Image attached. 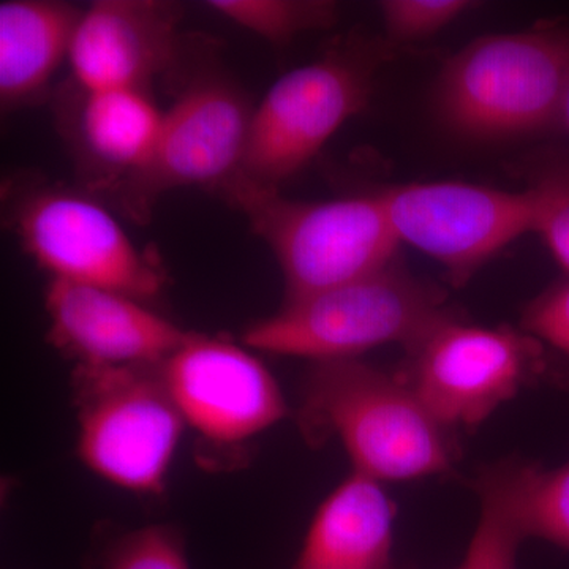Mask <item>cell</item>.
I'll return each mask as SVG.
<instances>
[{"mask_svg": "<svg viewBox=\"0 0 569 569\" xmlns=\"http://www.w3.org/2000/svg\"><path fill=\"white\" fill-rule=\"evenodd\" d=\"M298 418L310 443L336 437L353 470L381 482L449 473L459 456L455 430L430 413L399 373L359 358L313 362Z\"/></svg>", "mask_w": 569, "mask_h": 569, "instance_id": "6da1fadb", "label": "cell"}, {"mask_svg": "<svg viewBox=\"0 0 569 569\" xmlns=\"http://www.w3.org/2000/svg\"><path fill=\"white\" fill-rule=\"evenodd\" d=\"M569 81V22L489 33L441 69V123L471 141H507L556 130Z\"/></svg>", "mask_w": 569, "mask_h": 569, "instance_id": "7a4b0ae2", "label": "cell"}, {"mask_svg": "<svg viewBox=\"0 0 569 569\" xmlns=\"http://www.w3.org/2000/svg\"><path fill=\"white\" fill-rule=\"evenodd\" d=\"M219 192L274 253L284 302L373 274L397 260L400 244L380 192L298 201L241 176Z\"/></svg>", "mask_w": 569, "mask_h": 569, "instance_id": "3957f363", "label": "cell"}, {"mask_svg": "<svg viewBox=\"0 0 569 569\" xmlns=\"http://www.w3.org/2000/svg\"><path fill=\"white\" fill-rule=\"evenodd\" d=\"M452 313L447 293L410 274L397 258L373 274L284 302L249 326L242 343L312 362L356 359L388 343L407 350Z\"/></svg>", "mask_w": 569, "mask_h": 569, "instance_id": "277c9868", "label": "cell"}, {"mask_svg": "<svg viewBox=\"0 0 569 569\" xmlns=\"http://www.w3.org/2000/svg\"><path fill=\"white\" fill-rule=\"evenodd\" d=\"M392 43L369 37L337 41L323 58L280 77L253 108L241 178L280 189L359 114Z\"/></svg>", "mask_w": 569, "mask_h": 569, "instance_id": "5b68a950", "label": "cell"}, {"mask_svg": "<svg viewBox=\"0 0 569 569\" xmlns=\"http://www.w3.org/2000/svg\"><path fill=\"white\" fill-rule=\"evenodd\" d=\"M73 387L81 462L118 488L163 492L186 422L160 366H77Z\"/></svg>", "mask_w": 569, "mask_h": 569, "instance_id": "8992f818", "label": "cell"}, {"mask_svg": "<svg viewBox=\"0 0 569 569\" xmlns=\"http://www.w3.org/2000/svg\"><path fill=\"white\" fill-rule=\"evenodd\" d=\"M406 351L400 378L455 432L475 429L548 373L545 351L520 326L471 325L458 313Z\"/></svg>", "mask_w": 569, "mask_h": 569, "instance_id": "52a82bcc", "label": "cell"}, {"mask_svg": "<svg viewBox=\"0 0 569 569\" xmlns=\"http://www.w3.org/2000/svg\"><path fill=\"white\" fill-rule=\"evenodd\" d=\"M14 233L52 279L118 291L144 302L162 293L159 260L134 244L96 198L66 187H41L13 211Z\"/></svg>", "mask_w": 569, "mask_h": 569, "instance_id": "ba28073f", "label": "cell"}, {"mask_svg": "<svg viewBox=\"0 0 569 569\" xmlns=\"http://www.w3.org/2000/svg\"><path fill=\"white\" fill-rule=\"evenodd\" d=\"M253 108L222 74L190 82L163 111L148 163L114 190L123 211L144 220L164 193L227 186L241 173Z\"/></svg>", "mask_w": 569, "mask_h": 569, "instance_id": "9c48e42d", "label": "cell"}, {"mask_svg": "<svg viewBox=\"0 0 569 569\" xmlns=\"http://www.w3.org/2000/svg\"><path fill=\"white\" fill-rule=\"evenodd\" d=\"M399 244L415 247L462 287L520 236L531 233L526 190L462 181L410 182L380 190Z\"/></svg>", "mask_w": 569, "mask_h": 569, "instance_id": "30bf717a", "label": "cell"}, {"mask_svg": "<svg viewBox=\"0 0 569 569\" xmlns=\"http://www.w3.org/2000/svg\"><path fill=\"white\" fill-rule=\"evenodd\" d=\"M160 373L186 426L212 447H238L288 415L268 367L228 340L190 332Z\"/></svg>", "mask_w": 569, "mask_h": 569, "instance_id": "8fae6325", "label": "cell"}, {"mask_svg": "<svg viewBox=\"0 0 569 569\" xmlns=\"http://www.w3.org/2000/svg\"><path fill=\"white\" fill-rule=\"evenodd\" d=\"M50 340L81 367L160 366L190 332L118 291L51 279Z\"/></svg>", "mask_w": 569, "mask_h": 569, "instance_id": "7c38bea8", "label": "cell"}, {"mask_svg": "<svg viewBox=\"0 0 569 569\" xmlns=\"http://www.w3.org/2000/svg\"><path fill=\"white\" fill-rule=\"evenodd\" d=\"M181 9L162 0H99L82 9L69 62L86 91H148L178 58Z\"/></svg>", "mask_w": 569, "mask_h": 569, "instance_id": "4fadbf2b", "label": "cell"}, {"mask_svg": "<svg viewBox=\"0 0 569 569\" xmlns=\"http://www.w3.org/2000/svg\"><path fill=\"white\" fill-rule=\"evenodd\" d=\"M63 114V130L91 189L114 192L148 163L159 137L163 111L149 91L74 86Z\"/></svg>", "mask_w": 569, "mask_h": 569, "instance_id": "5bb4252c", "label": "cell"}, {"mask_svg": "<svg viewBox=\"0 0 569 569\" xmlns=\"http://www.w3.org/2000/svg\"><path fill=\"white\" fill-rule=\"evenodd\" d=\"M381 485L351 471L317 509L296 568L389 569L396 505Z\"/></svg>", "mask_w": 569, "mask_h": 569, "instance_id": "9a60e30c", "label": "cell"}, {"mask_svg": "<svg viewBox=\"0 0 569 569\" xmlns=\"http://www.w3.org/2000/svg\"><path fill=\"white\" fill-rule=\"evenodd\" d=\"M82 9L59 0L0 3V103L6 111L32 103L63 61Z\"/></svg>", "mask_w": 569, "mask_h": 569, "instance_id": "2e32d148", "label": "cell"}, {"mask_svg": "<svg viewBox=\"0 0 569 569\" xmlns=\"http://www.w3.org/2000/svg\"><path fill=\"white\" fill-rule=\"evenodd\" d=\"M529 462L501 460L482 467L473 488L481 501L477 530L458 569H518L522 520V488Z\"/></svg>", "mask_w": 569, "mask_h": 569, "instance_id": "e0dca14e", "label": "cell"}, {"mask_svg": "<svg viewBox=\"0 0 569 569\" xmlns=\"http://www.w3.org/2000/svg\"><path fill=\"white\" fill-rule=\"evenodd\" d=\"M206 6L272 44H288L339 21V6L328 0H211Z\"/></svg>", "mask_w": 569, "mask_h": 569, "instance_id": "ac0fdd59", "label": "cell"}, {"mask_svg": "<svg viewBox=\"0 0 569 569\" xmlns=\"http://www.w3.org/2000/svg\"><path fill=\"white\" fill-rule=\"evenodd\" d=\"M529 193L533 223L546 249L569 277V151L542 153L529 173Z\"/></svg>", "mask_w": 569, "mask_h": 569, "instance_id": "d6986e66", "label": "cell"}, {"mask_svg": "<svg viewBox=\"0 0 569 569\" xmlns=\"http://www.w3.org/2000/svg\"><path fill=\"white\" fill-rule=\"evenodd\" d=\"M522 520L527 537L569 549V460L553 470L529 463L522 488Z\"/></svg>", "mask_w": 569, "mask_h": 569, "instance_id": "ffe728a7", "label": "cell"}, {"mask_svg": "<svg viewBox=\"0 0 569 569\" xmlns=\"http://www.w3.org/2000/svg\"><path fill=\"white\" fill-rule=\"evenodd\" d=\"M520 329L541 346L548 373L569 387V277L563 276L531 299Z\"/></svg>", "mask_w": 569, "mask_h": 569, "instance_id": "44dd1931", "label": "cell"}, {"mask_svg": "<svg viewBox=\"0 0 569 569\" xmlns=\"http://www.w3.org/2000/svg\"><path fill=\"white\" fill-rule=\"evenodd\" d=\"M478 6L470 0H383L378 10L387 40L396 44L427 39Z\"/></svg>", "mask_w": 569, "mask_h": 569, "instance_id": "7402d4cb", "label": "cell"}, {"mask_svg": "<svg viewBox=\"0 0 569 569\" xmlns=\"http://www.w3.org/2000/svg\"><path fill=\"white\" fill-rule=\"evenodd\" d=\"M104 569H190L181 535L164 526L127 535L108 557Z\"/></svg>", "mask_w": 569, "mask_h": 569, "instance_id": "603a6c76", "label": "cell"}, {"mask_svg": "<svg viewBox=\"0 0 569 569\" xmlns=\"http://www.w3.org/2000/svg\"><path fill=\"white\" fill-rule=\"evenodd\" d=\"M556 130L569 134V81L567 89H565L563 100H561Z\"/></svg>", "mask_w": 569, "mask_h": 569, "instance_id": "cb8c5ba5", "label": "cell"}, {"mask_svg": "<svg viewBox=\"0 0 569 569\" xmlns=\"http://www.w3.org/2000/svg\"><path fill=\"white\" fill-rule=\"evenodd\" d=\"M296 569H340V568H323V567H320V568H296Z\"/></svg>", "mask_w": 569, "mask_h": 569, "instance_id": "d4e9b609", "label": "cell"}]
</instances>
